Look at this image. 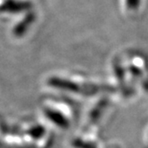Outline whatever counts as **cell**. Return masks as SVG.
<instances>
[{
	"label": "cell",
	"mask_w": 148,
	"mask_h": 148,
	"mask_svg": "<svg viewBox=\"0 0 148 148\" xmlns=\"http://www.w3.org/2000/svg\"><path fill=\"white\" fill-rule=\"evenodd\" d=\"M73 145L76 148H96L93 145L85 143V142H83L81 140H76L75 142H74Z\"/></svg>",
	"instance_id": "cell-1"
}]
</instances>
